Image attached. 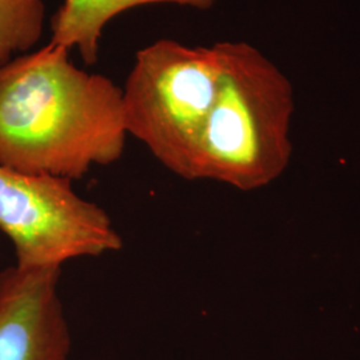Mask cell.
<instances>
[{"label": "cell", "mask_w": 360, "mask_h": 360, "mask_svg": "<svg viewBox=\"0 0 360 360\" xmlns=\"http://www.w3.org/2000/svg\"><path fill=\"white\" fill-rule=\"evenodd\" d=\"M218 0H63L51 18L52 46L77 49L84 65L98 62L105 26L120 13L148 4H174L211 10Z\"/></svg>", "instance_id": "6"}, {"label": "cell", "mask_w": 360, "mask_h": 360, "mask_svg": "<svg viewBox=\"0 0 360 360\" xmlns=\"http://www.w3.org/2000/svg\"><path fill=\"white\" fill-rule=\"evenodd\" d=\"M218 90L195 159L193 180L254 191L288 166L294 89L279 67L247 41H218Z\"/></svg>", "instance_id": "2"}, {"label": "cell", "mask_w": 360, "mask_h": 360, "mask_svg": "<svg viewBox=\"0 0 360 360\" xmlns=\"http://www.w3.org/2000/svg\"><path fill=\"white\" fill-rule=\"evenodd\" d=\"M44 22V0H0V65L31 51Z\"/></svg>", "instance_id": "7"}, {"label": "cell", "mask_w": 360, "mask_h": 360, "mask_svg": "<svg viewBox=\"0 0 360 360\" xmlns=\"http://www.w3.org/2000/svg\"><path fill=\"white\" fill-rule=\"evenodd\" d=\"M62 269L0 271V360H70Z\"/></svg>", "instance_id": "5"}, {"label": "cell", "mask_w": 360, "mask_h": 360, "mask_svg": "<svg viewBox=\"0 0 360 360\" xmlns=\"http://www.w3.org/2000/svg\"><path fill=\"white\" fill-rule=\"evenodd\" d=\"M47 44L0 65V166L68 180L126 150L123 89Z\"/></svg>", "instance_id": "1"}, {"label": "cell", "mask_w": 360, "mask_h": 360, "mask_svg": "<svg viewBox=\"0 0 360 360\" xmlns=\"http://www.w3.org/2000/svg\"><path fill=\"white\" fill-rule=\"evenodd\" d=\"M0 231L13 243L15 266L62 269L75 259L123 248L103 207L80 196L72 180L0 166Z\"/></svg>", "instance_id": "4"}, {"label": "cell", "mask_w": 360, "mask_h": 360, "mask_svg": "<svg viewBox=\"0 0 360 360\" xmlns=\"http://www.w3.org/2000/svg\"><path fill=\"white\" fill-rule=\"evenodd\" d=\"M220 51L162 39L136 52L123 89L126 127L155 159L193 180L200 136L218 90Z\"/></svg>", "instance_id": "3"}]
</instances>
